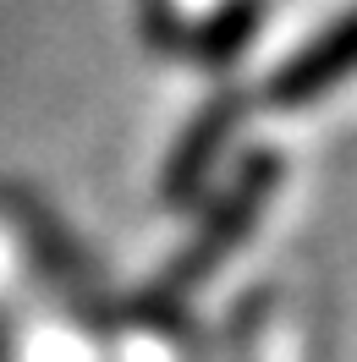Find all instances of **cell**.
<instances>
[{
	"mask_svg": "<svg viewBox=\"0 0 357 362\" xmlns=\"http://www.w3.org/2000/svg\"><path fill=\"white\" fill-rule=\"evenodd\" d=\"M352 71H357V6L341 23H330L319 39H308L286 66L269 77V105L297 110V105H308L319 93H330L335 83H346Z\"/></svg>",
	"mask_w": 357,
	"mask_h": 362,
	"instance_id": "cell-1",
	"label": "cell"
}]
</instances>
